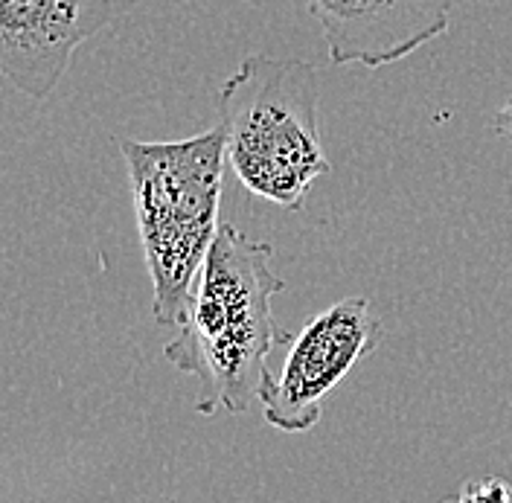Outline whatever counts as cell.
<instances>
[{
  "instance_id": "cell-1",
  "label": "cell",
  "mask_w": 512,
  "mask_h": 503,
  "mask_svg": "<svg viewBox=\"0 0 512 503\" xmlns=\"http://www.w3.org/2000/svg\"><path fill=\"white\" fill-rule=\"evenodd\" d=\"M274 248L222 224L195 280L178 335L163 346L166 361L198 378L195 410L213 416L262 408L271 381L268 355L288 341L274 317L286 280L271 271Z\"/></svg>"
},
{
  "instance_id": "cell-2",
  "label": "cell",
  "mask_w": 512,
  "mask_h": 503,
  "mask_svg": "<svg viewBox=\"0 0 512 503\" xmlns=\"http://www.w3.org/2000/svg\"><path fill=\"white\" fill-rule=\"evenodd\" d=\"M120 152L155 288V320L160 326H178L222 227L224 166L230 163L227 134L219 123L187 140H120Z\"/></svg>"
},
{
  "instance_id": "cell-3",
  "label": "cell",
  "mask_w": 512,
  "mask_h": 503,
  "mask_svg": "<svg viewBox=\"0 0 512 503\" xmlns=\"http://www.w3.org/2000/svg\"><path fill=\"white\" fill-rule=\"evenodd\" d=\"M320 70L300 59L248 56L224 82L219 123L227 160L251 195L300 210L332 172L318 123Z\"/></svg>"
},
{
  "instance_id": "cell-4",
  "label": "cell",
  "mask_w": 512,
  "mask_h": 503,
  "mask_svg": "<svg viewBox=\"0 0 512 503\" xmlns=\"http://www.w3.org/2000/svg\"><path fill=\"white\" fill-rule=\"evenodd\" d=\"M384 326L367 297H344L315 315L288 346L286 361L262 393V416L283 434H306L320 422L323 402L358 361L382 344Z\"/></svg>"
},
{
  "instance_id": "cell-5",
  "label": "cell",
  "mask_w": 512,
  "mask_h": 503,
  "mask_svg": "<svg viewBox=\"0 0 512 503\" xmlns=\"http://www.w3.org/2000/svg\"><path fill=\"white\" fill-rule=\"evenodd\" d=\"M111 21V0H0L3 79L32 102L47 99L76 50Z\"/></svg>"
},
{
  "instance_id": "cell-6",
  "label": "cell",
  "mask_w": 512,
  "mask_h": 503,
  "mask_svg": "<svg viewBox=\"0 0 512 503\" xmlns=\"http://www.w3.org/2000/svg\"><path fill=\"white\" fill-rule=\"evenodd\" d=\"M332 64L384 67L443 38L451 0H306Z\"/></svg>"
},
{
  "instance_id": "cell-7",
  "label": "cell",
  "mask_w": 512,
  "mask_h": 503,
  "mask_svg": "<svg viewBox=\"0 0 512 503\" xmlns=\"http://www.w3.org/2000/svg\"><path fill=\"white\" fill-rule=\"evenodd\" d=\"M454 498H460V501H492V498L510 501L512 489L501 477H489V480H480L478 486L475 483H463Z\"/></svg>"
},
{
  "instance_id": "cell-8",
  "label": "cell",
  "mask_w": 512,
  "mask_h": 503,
  "mask_svg": "<svg viewBox=\"0 0 512 503\" xmlns=\"http://www.w3.org/2000/svg\"><path fill=\"white\" fill-rule=\"evenodd\" d=\"M492 131L504 140H512V99L492 117Z\"/></svg>"
}]
</instances>
